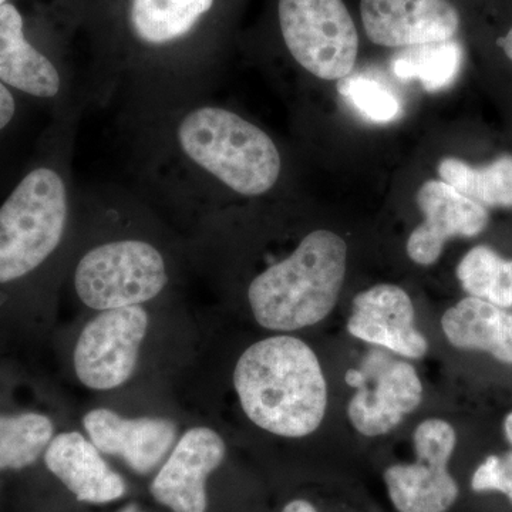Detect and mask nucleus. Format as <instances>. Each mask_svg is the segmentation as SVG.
<instances>
[{
    "mask_svg": "<svg viewBox=\"0 0 512 512\" xmlns=\"http://www.w3.org/2000/svg\"><path fill=\"white\" fill-rule=\"evenodd\" d=\"M348 330L357 339L410 359H421L429 350V343L414 325L409 293L396 285H376L359 293Z\"/></svg>",
    "mask_w": 512,
    "mask_h": 512,
    "instance_id": "13",
    "label": "nucleus"
},
{
    "mask_svg": "<svg viewBox=\"0 0 512 512\" xmlns=\"http://www.w3.org/2000/svg\"><path fill=\"white\" fill-rule=\"evenodd\" d=\"M441 328L456 348L484 350L512 365V315L503 308L468 296L444 313Z\"/></svg>",
    "mask_w": 512,
    "mask_h": 512,
    "instance_id": "17",
    "label": "nucleus"
},
{
    "mask_svg": "<svg viewBox=\"0 0 512 512\" xmlns=\"http://www.w3.org/2000/svg\"><path fill=\"white\" fill-rule=\"evenodd\" d=\"M84 430L100 453L126 461L137 474H148L163 461L177 439V426L156 417L127 419L109 409L84 416Z\"/></svg>",
    "mask_w": 512,
    "mask_h": 512,
    "instance_id": "14",
    "label": "nucleus"
},
{
    "mask_svg": "<svg viewBox=\"0 0 512 512\" xmlns=\"http://www.w3.org/2000/svg\"><path fill=\"white\" fill-rule=\"evenodd\" d=\"M214 0H133L131 23L141 40L163 45L187 35Z\"/></svg>",
    "mask_w": 512,
    "mask_h": 512,
    "instance_id": "19",
    "label": "nucleus"
},
{
    "mask_svg": "<svg viewBox=\"0 0 512 512\" xmlns=\"http://www.w3.org/2000/svg\"><path fill=\"white\" fill-rule=\"evenodd\" d=\"M417 205L424 221L407 239V255L417 265L436 264L448 239L476 237L488 224L483 205L444 181L430 180L421 185Z\"/></svg>",
    "mask_w": 512,
    "mask_h": 512,
    "instance_id": "12",
    "label": "nucleus"
},
{
    "mask_svg": "<svg viewBox=\"0 0 512 512\" xmlns=\"http://www.w3.org/2000/svg\"><path fill=\"white\" fill-rule=\"evenodd\" d=\"M178 141L195 164L238 194H265L281 174V156L271 137L220 107L187 114L178 127Z\"/></svg>",
    "mask_w": 512,
    "mask_h": 512,
    "instance_id": "3",
    "label": "nucleus"
},
{
    "mask_svg": "<svg viewBox=\"0 0 512 512\" xmlns=\"http://www.w3.org/2000/svg\"><path fill=\"white\" fill-rule=\"evenodd\" d=\"M6 0H0V6L5 5Z\"/></svg>",
    "mask_w": 512,
    "mask_h": 512,
    "instance_id": "30",
    "label": "nucleus"
},
{
    "mask_svg": "<svg viewBox=\"0 0 512 512\" xmlns=\"http://www.w3.org/2000/svg\"><path fill=\"white\" fill-rule=\"evenodd\" d=\"M363 28L375 45L410 47L446 42L460 26L448 0H362Z\"/></svg>",
    "mask_w": 512,
    "mask_h": 512,
    "instance_id": "11",
    "label": "nucleus"
},
{
    "mask_svg": "<svg viewBox=\"0 0 512 512\" xmlns=\"http://www.w3.org/2000/svg\"><path fill=\"white\" fill-rule=\"evenodd\" d=\"M67 221L66 187L50 168L23 178L0 208V284L35 271L62 241Z\"/></svg>",
    "mask_w": 512,
    "mask_h": 512,
    "instance_id": "4",
    "label": "nucleus"
},
{
    "mask_svg": "<svg viewBox=\"0 0 512 512\" xmlns=\"http://www.w3.org/2000/svg\"><path fill=\"white\" fill-rule=\"evenodd\" d=\"M119 512H143V511L140 510V507H138L137 504H130V505H127L126 508H123V510H121Z\"/></svg>",
    "mask_w": 512,
    "mask_h": 512,
    "instance_id": "29",
    "label": "nucleus"
},
{
    "mask_svg": "<svg viewBox=\"0 0 512 512\" xmlns=\"http://www.w3.org/2000/svg\"><path fill=\"white\" fill-rule=\"evenodd\" d=\"M239 403L259 429L301 439L318 430L328 407V384L315 352L303 340L279 335L249 346L234 370Z\"/></svg>",
    "mask_w": 512,
    "mask_h": 512,
    "instance_id": "1",
    "label": "nucleus"
},
{
    "mask_svg": "<svg viewBox=\"0 0 512 512\" xmlns=\"http://www.w3.org/2000/svg\"><path fill=\"white\" fill-rule=\"evenodd\" d=\"M439 174L444 183L483 207H512L511 156L497 158L484 167H473L458 158H444Z\"/></svg>",
    "mask_w": 512,
    "mask_h": 512,
    "instance_id": "18",
    "label": "nucleus"
},
{
    "mask_svg": "<svg viewBox=\"0 0 512 512\" xmlns=\"http://www.w3.org/2000/svg\"><path fill=\"white\" fill-rule=\"evenodd\" d=\"M167 282L163 255L137 239L107 242L92 249L74 274L80 301L100 312L151 301L163 292Z\"/></svg>",
    "mask_w": 512,
    "mask_h": 512,
    "instance_id": "5",
    "label": "nucleus"
},
{
    "mask_svg": "<svg viewBox=\"0 0 512 512\" xmlns=\"http://www.w3.org/2000/svg\"><path fill=\"white\" fill-rule=\"evenodd\" d=\"M346 382L357 389L348 406L350 423L366 437L390 433L423 399L416 369L376 350L366 357L362 369L349 370Z\"/></svg>",
    "mask_w": 512,
    "mask_h": 512,
    "instance_id": "9",
    "label": "nucleus"
},
{
    "mask_svg": "<svg viewBox=\"0 0 512 512\" xmlns=\"http://www.w3.org/2000/svg\"><path fill=\"white\" fill-rule=\"evenodd\" d=\"M500 46L503 47L505 55L508 56V59L512 60V28L510 32L507 33V36L500 39Z\"/></svg>",
    "mask_w": 512,
    "mask_h": 512,
    "instance_id": "27",
    "label": "nucleus"
},
{
    "mask_svg": "<svg viewBox=\"0 0 512 512\" xmlns=\"http://www.w3.org/2000/svg\"><path fill=\"white\" fill-rule=\"evenodd\" d=\"M471 487L477 493L498 491L510 498L512 504V453L503 457L490 456L477 468L471 480Z\"/></svg>",
    "mask_w": 512,
    "mask_h": 512,
    "instance_id": "24",
    "label": "nucleus"
},
{
    "mask_svg": "<svg viewBox=\"0 0 512 512\" xmlns=\"http://www.w3.org/2000/svg\"><path fill=\"white\" fill-rule=\"evenodd\" d=\"M413 440L416 461L384 471L390 500L399 512H447L458 497V485L448 471L456 430L447 421L429 419L417 426Z\"/></svg>",
    "mask_w": 512,
    "mask_h": 512,
    "instance_id": "7",
    "label": "nucleus"
},
{
    "mask_svg": "<svg viewBox=\"0 0 512 512\" xmlns=\"http://www.w3.org/2000/svg\"><path fill=\"white\" fill-rule=\"evenodd\" d=\"M338 90L340 96L370 121L386 124L402 116V103L396 94L373 77L350 73L339 80Z\"/></svg>",
    "mask_w": 512,
    "mask_h": 512,
    "instance_id": "23",
    "label": "nucleus"
},
{
    "mask_svg": "<svg viewBox=\"0 0 512 512\" xmlns=\"http://www.w3.org/2000/svg\"><path fill=\"white\" fill-rule=\"evenodd\" d=\"M45 463L82 503H111L126 494L120 474L111 470L99 448L77 431L53 437L45 451Z\"/></svg>",
    "mask_w": 512,
    "mask_h": 512,
    "instance_id": "15",
    "label": "nucleus"
},
{
    "mask_svg": "<svg viewBox=\"0 0 512 512\" xmlns=\"http://www.w3.org/2000/svg\"><path fill=\"white\" fill-rule=\"evenodd\" d=\"M0 82L42 99L60 89L56 67L25 39L22 16L10 3L0 6Z\"/></svg>",
    "mask_w": 512,
    "mask_h": 512,
    "instance_id": "16",
    "label": "nucleus"
},
{
    "mask_svg": "<svg viewBox=\"0 0 512 512\" xmlns=\"http://www.w3.org/2000/svg\"><path fill=\"white\" fill-rule=\"evenodd\" d=\"M463 63V47L456 40L403 47L392 59L394 76L419 80L427 92L447 89L456 82Z\"/></svg>",
    "mask_w": 512,
    "mask_h": 512,
    "instance_id": "20",
    "label": "nucleus"
},
{
    "mask_svg": "<svg viewBox=\"0 0 512 512\" xmlns=\"http://www.w3.org/2000/svg\"><path fill=\"white\" fill-rule=\"evenodd\" d=\"M55 426L45 414H0V471L32 466L45 453Z\"/></svg>",
    "mask_w": 512,
    "mask_h": 512,
    "instance_id": "21",
    "label": "nucleus"
},
{
    "mask_svg": "<svg viewBox=\"0 0 512 512\" xmlns=\"http://www.w3.org/2000/svg\"><path fill=\"white\" fill-rule=\"evenodd\" d=\"M150 316L140 305L101 311L90 320L74 348V370L92 390L117 389L136 370Z\"/></svg>",
    "mask_w": 512,
    "mask_h": 512,
    "instance_id": "8",
    "label": "nucleus"
},
{
    "mask_svg": "<svg viewBox=\"0 0 512 512\" xmlns=\"http://www.w3.org/2000/svg\"><path fill=\"white\" fill-rule=\"evenodd\" d=\"M279 23L289 52L322 80L353 72L359 36L342 0H279Z\"/></svg>",
    "mask_w": 512,
    "mask_h": 512,
    "instance_id": "6",
    "label": "nucleus"
},
{
    "mask_svg": "<svg viewBox=\"0 0 512 512\" xmlns=\"http://www.w3.org/2000/svg\"><path fill=\"white\" fill-rule=\"evenodd\" d=\"M505 437L512 444V413L508 414L507 419L504 421Z\"/></svg>",
    "mask_w": 512,
    "mask_h": 512,
    "instance_id": "28",
    "label": "nucleus"
},
{
    "mask_svg": "<svg viewBox=\"0 0 512 512\" xmlns=\"http://www.w3.org/2000/svg\"><path fill=\"white\" fill-rule=\"evenodd\" d=\"M282 512H319L309 501L295 500L291 501Z\"/></svg>",
    "mask_w": 512,
    "mask_h": 512,
    "instance_id": "26",
    "label": "nucleus"
},
{
    "mask_svg": "<svg viewBox=\"0 0 512 512\" xmlns=\"http://www.w3.org/2000/svg\"><path fill=\"white\" fill-rule=\"evenodd\" d=\"M225 454V441L217 431L208 427L185 431L151 483V495L173 512L207 511V478L221 466Z\"/></svg>",
    "mask_w": 512,
    "mask_h": 512,
    "instance_id": "10",
    "label": "nucleus"
},
{
    "mask_svg": "<svg viewBox=\"0 0 512 512\" xmlns=\"http://www.w3.org/2000/svg\"><path fill=\"white\" fill-rule=\"evenodd\" d=\"M16 104L8 87L0 82V130L10 123L15 116Z\"/></svg>",
    "mask_w": 512,
    "mask_h": 512,
    "instance_id": "25",
    "label": "nucleus"
},
{
    "mask_svg": "<svg viewBox=\"0 0 512 512\" xmlns=\"http://www.w3.org/2000/svg\"><path fill=\"white\" fill-rule=\"evenodd\" d=\"M346 262L348 247L338 234L319 229L306 235L288 258L269 266L249 285L256 322L278 332L322 322L338 302Z\"/></svg>",
    "mask_w": 512,
    "mask_h": 512,
    "instance_id": "2",
    "label": "nucleus"
},
{
    "mask_svg": "<svg viewBox=\"0 0 512 512\" xmlns=\"http://www.w3.org/2000/svg\"><path fill=\"white\" fill-rule=\"evenodd\" d=\"M457 278L474 298L511 308L512 261L500 258L493 249L483 245L471 249L458 265Z\"/></svg>",
    "mask_w": 512,
    "mask_h": 512,
    "instance_id": "22",
    "label": "nucleus"
}]
</instances>
